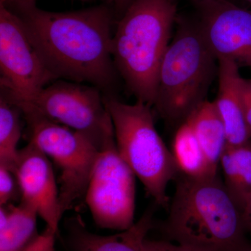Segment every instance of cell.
<instances>
[{
	"instance_id": "6da1fadb",
	"label": "cell",
	"mask_w": 251,
	"mask_h": 251,
	"mask_svg": "<svg viewBox=\"0 0 251 251\" xmlns=\"http://www.w3.org/2000/svg\"><path fill=\"white\" fill-rule=\"evenodd\" d=\"M5 5L22 20L31 42L57 80L94 86L104 96L117 97L121 78L112 58L115 13L111 6L105 3L53 12L38 7L36 1Z\"/></svg>"
},
{
	"instance_id": "7a4b0ae2",
	"label": "cell",
	"mask_w": 251,
	"mask_h": 251,
	"mask_svg": "<svg viewBox=\"0 0 251 251\" xmlns=\"http://www.w3.org/2000/svg\"><path fill=\"white\" fill-rule=\"evenodd\" d=\"M162 229L177 244L198 251H249L242 210L218 177L177 179Z\"/></svg>"
},
{
	"instance_id": "3957f363",
	"label": "cell",
	"mask_w": 251,
	"mask_h": 251,
	"mask_svg": "<svg viewBox=\"0 0 251 251\" xmlns=\"http://www.w3.org/2000/svg\"><path fill=\"white\" fill-rule=\"evenodd\" d=\"M176 18V0H134L112 36V58L126 88L151 107Z\"/></svg>"
},
{
	"instance_id": "277c9868",
	"label": "cell",
	"mask_w": 251,
	"mask_h": 251,
	"mask_svg": "<svg viewBox=\"0 0 251 251\" xmlns=\"http://www.w3.org/2000/svg\"><path fill=\"white\" fill-rule=\"evenodd\" d=\"M176 22L177 30L160 67L153 106L167 123L179 126L206 100L219 64L196 20L177 17Z\"/></svg>"
},
{
	"instance_id": "5b68a950",
	"label": "cell",
	"mask_w": 251,
	"mask_h": 251,
	"mask_svg": "<svg viewBox=\"0 0 251 251\" xmlns=\"http://www.w3.org/2000/svg\"><path fill=\"white\" fill-rule=\"evenodd\" d=\"M119 152L158 206L168 211V184L180 171L173 152L155 126L151 106L141 100L127 104L104 96Z\"/></svg>"
},
{
	"instance_id": "8992f818",
	"label": "cell",
	"mask_w": 251,
	"mask_h": 251,
	"mask_svg": "<svg viewBox=\"0 0 251 251\" xmlns=\"http://www.w3.org/2000/svg\"><path fill=\"white\" fill-rule=\"evenodd\" d=\"M29 143L53 161L61 175L59 188L61 212L85 198L99 149L85 135L30 110L22 111Z\"/></svg>"
},
{
	"instance_id": "52a82bcc",
	"label": "cell",
	"mask_w": 251,
	"mask_h": 251,
	"mask_svg": "<svg viewBox=\"0 0 251 251\" xmlns=\"http://www.w3.org/2000/svg\"><path fill=\"white\" fill-rule=\"evenodd\" d=\"M85 135L100 149L114 133L111 117L97 87L58 79L50 83L28 103L16 105Z\"/></svg>"
},
{
	"instance_id": "ba28073f",
	"label": "cell",
	"mask_w": 251,
	"mask_h": 251,
	"mask_svg": "<svg viewBox=\"0 0 251 251\" xmlns=\"http://www.w3.org/2000/svg\"><path fill=\"white\" fill-rule=\"evenodd\" d=\"M135 178L110 135L99 150L85 196L99 227L124 231L134 224Z\"/></svg>"
},
{
	"instance_id": "9c48e42d",
	"label": "cell",
	"mask_w": 251,
	"mask_h": 251,
	"mask_svg": "<svg viewBox=\"0 0 251 251\" xmlns=\"http://www.w3.org/2000/svg\"><path fill=\"white\" fill-rule=\"evenodd\" d=\"M1 94L16 105L28 103L57 80L31 42L22 20L0 3Z\"/></svg>"
},
{
	"instance_id": "30bf717a",
	"label": "cell",
	"mask_w": 251,
	"mask_h": 251,
	"mask_svg": "<svg viewBox=\"0 0 251 251\" xmlns=\"http://www.w3.org/2000/svg\"><path fill=\"white\" fill-rule=\"evenodd\" d=\"M196 19L206 45L216 58L229 59L251 69V10L230 0L196 4Z\"/></svg>"
},
{
	"instance_id": "8fae6325",
	"label": "cell",
	"mask_w": 251,
	"mask_h": 251,
	"mask_svg": "<svg viewBox=\"0 0 251 251\" xmlns=\"http://www.w3.org/2000/svg\"><path fill=\"white\" fill-rule=\"evenodd\" d=\"M12 171L19 185L21 202L34 209L46 227L57 234L63 215L59 188L49 157L29 142L19 150Z\"/></svg>"
},
{
	"instance_id": "7c38bea8",
	"label": "cell",
	"mask_w": 251,
	"mask_h": 251,
	"mask_svg": "<svg viewBox=\"0 0 251 251\" xmlns=\"http://www.w3.org/2000/svg\"><path fill=\"white\" fill-rule=\"evenodd\" d=\"M219 91L214 103L224 122L227 146L244 145L251 140L244 105V81L239 66L229 59H219Z\"/></svg>"
},
{
	"instance_id": "4fadbf2b",
	"label": "cell",
	"mask_w": 251,
	"mask_h": 251,
	"mask_svg": "<svg viewBox=\"0 0 251 251\" xmlns=\"http://www.w3.org/2000/svg\"><path fill=\"white\" fill-rule=\"evenodd\" d=\"M157 206L153 203L136 224L113 235L92 233L80 216L72 218L67 223L69 247L74 251H143L149 231L154 226L153 217Z\"/></svg>"
},
{
	"instance_id": "5bb4252c",
	"label": "cell",
	"mask_w": 251,
	"mask_h": 251,
	"mask_svg": "<svg viewBox=\"0 0 251 251\" xmlns=\"http://www.w3.org/2000/svg\"><path fill=\"white\" fill-rule=\"evenodd\" d=\"M189 124L214 173L227 146L226 128L214 101L205 100L188 116Z\"/></svg>"
},
{
	"instance_id": "9a60e30c",
	"label": "cell",
	"mask_w": 251,
	"mask_h": 251,
	"mask_svg": "<svg viewBox=\"0 0 251 251\" xmlns=\"http://www.w3.org/2000/svg\"><path fill=\"white\" fill-rule=\"evenodd\" d=\"M37 213L21 202L0 207V251H23L37 237Z\"/></svg>"
},
{
	"instance_id": "2e32d148",
	"label": "cell",
	"mask_w": 251,
	"mask_h": 251,
	"mask_svg": "<svg viewBox=\"0 0 251 251\" xmlns=\"http://www.w3.org/2000/svg\"><path fill=\"white\" fill-rule=\"evenodd\" d=\"M220 165L224 184L242 210L251 195V140L239 146H226Z\"/></svg>"
},
{
	"instance_id": "e0dca14e",
	"label": "cell",
	"mask_w": 251,
	"mask_h": 251,
	"mask_svg": "<svg viewBox=\"0 0 251 251\" xmlns=\"http://www.w3.org/2000/svg\"><path fill=\"white\" fill-rule=\"evenodd\" d=\"M173 156L181 174L194 179L217 176L213 171L191 126L184 122L178 126L173 144Z\"/></svg>"
},
{
	"instance_id": "ac0fdd59",
	"label": "cell",
	"mask_w": 251,
	"mask_h": 251,
	"mask_svg": "<svg viewBox=\"0 0 251 251\" xmlns=\"http://www.w3.org/2000/svg\"><path fill=\"white\" fill-rule=\"evenodd\" d=\"M22 112L15 104L0 95V166L11 171L17 160L18 143L21 136Z\"/></svg>"
},
{
	"instance_id": "d6986e66",
	"label": "cell",
	"mask_w": 251,
	"mask_h": 251,
	"mask_svg": "<svg viewBox=\"0 0 251 251\" xmlns=\"http://www.w3.org/2000/svg\"><path fill=\"white\" fill-rule=\"evenodd\" d=\"M19 196L21 191L14 172L0 166V206H7Z\"/></svg>"
},
{
	"instance_id": "ffe728a7",
	"label": "cell",
	"mask_w": 251,
	"mask_h": 251,
	"mask_svg": "<svg viewBox=\"0 0 251 251\" xmlns=\"http://www.w3.org/2000/svg\"><path fill=\"white\" fill-rule=\"evenodd\" d=\"M57 234L46 227L32 242L23 251H55V238Z\"/></svg>"
},
{
	"instance_id": "44dd1931",
	"label": "cell",
	"mask_w": 251,
	"mask_h": 251,
	"mask_svg": "<svg viewBox=\"0 0 251 251\" xmlns=\"http://www.w3.org/2000/svg\"><path fill=\"white\" fill-rule=\"evenodd\" d=\"M143 251H198L192 248L173 244L168 241L150 240L145 239Z\"/></svg>"
},
{
	"instance_id": "7402d4cb",
	"label": "cell",
	"mask_w": 251,
	"mask_h": 251,
	"mask_svg": "<svg viewBox=\"0 0 251 251\" xmlns=\"http://www.w3.org/2000/svg\"><path fill=\"white\" fill-rule=\"evenodd\" d=\"M244 105L248 128L251 137V80L247 79L244 81Z\"/></svg>"
},
{
	"instance_id": "603a6c76",
	"label": "cell",
	"mask_w": 251,
	"mask_h": 251,
	"mask_svg": "<svg viewBox=\"0 0 251 251\" xmlns=\"http://www.w3.org/2000/svg\"><path fill=\"white\" fill-rule=\"evenodd\" d=\"M134 0H106L105 3L111 6L114 13L121 16Z\"/></svg>"
},
{
	"instance_id": "cb8c5ba5",
	"label": "cell",
	"mask_w": 251,
	"mask_h": 251,
	"mask_svg": "<svg viewBox=\"0 0 251 251\" xmlns=\"http://www.w3.org/2000/svg\"><path fill=\"white\" fill-rule=\"evenodd\" d=\"M242 220L247 234L251 236V195L242 209Z\"/></svg>"
},
{
	"instance_id": "d4e9b609",
	"label": "cell",
	"mask_w": 251,
	"mask_h": 251,
	"mask_svg": "<svg viewBox=\"0 0 251 251\" xmlns=\"http://www.w3.org/2000/svg\"><path fill=\"white\" fill-rule=\"evenodd\" d=\"M83 1H93L97 0H80ZM102 1H106V0H102ZM29 1H36V0H0V3L4 4H16V3L29 2Z\"/></svg>"
},
{
	"instance_id": "484cf974",
	"label": "cell",
	"mask_w": 251,
	"mask_h": 251,
	"mask_svg": "<svg viewBox=\"0 0 251 251\" xmlns=\"http://www.w3.org/2000/svg\"><path fill=\"white\" fill-rule=\"evenodd\" d=\"M192 1H194L195 4H197V3L202 2V1H214V0H192Z\"/></svg>"
},
{
	"instance_id": "4316f807",
	"label": "cell",
	"mask_w": 251,
	"mask_h": 251,
	"mask_svg": "<svg viewBox=\"0 0 251 251\" xmlns=\"http://www.w3.org/2000/svg\"><path fill=\"white\" fill-rule=\"evenodd\" d=\"M246 1H248V2L250 3L251 4V0H246Z\"/></svg>"
},
{
	"instance_id": "83f0119b",
	"label": "cell",
	"mask_w": 251,
	"mask_h": 251,
	"mask_svg": "<svg viewBox=\"0 0 251 251\" xmlns=\"http://www.w3.org/2000/svg\"><path fill=\"white\" fill-rule=\"evenodd\" d=\"M249 251H251V249H250V250H249Z\"/></svg>"
}]
</instances>
